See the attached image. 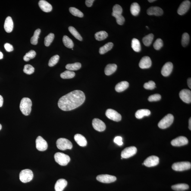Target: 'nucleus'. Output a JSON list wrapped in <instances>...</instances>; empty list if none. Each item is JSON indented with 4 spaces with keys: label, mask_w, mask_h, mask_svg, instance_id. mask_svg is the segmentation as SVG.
<instances>
[{
    "label": "nucleus",
    "mask_w": 191,
    "mask_h": 191,
    "mask_svg": "<svg viewBox=\"0 0 191 191\" xmlns=\"http://www.w3.org/2000/svg\"><path fill=\"white\" fill-rule=\"evenodd\" d=\"M55 36L53 33H50L45 37L44 39V44L45 46H48L50 45L53 41Z\"/></svg>",
    "instance_id": "nucleus-40"
},
{
    "label": "nucleus",
    "mask_w": 191,
    "mask_h": 191,
    "mask_svg": "<svg viewBox=\"0 0 191 191\" xmlns=\"http://www.w3.org/2000/svg\"><path fill=\"white\" fill-rule=\"evenodd\" d=\"M108 33L105 31H101L97 32L95 34V39L98 41L103 40L108 37Z\"/></svg>",
    "instance_id": "nucleus-31"
},
{
    "label": "nucleus",
    "mask_w": 191,
    "mask_h": 191,
    "mask_svg": "<svg viewBox=\"0 0 191 191\" xmlns=\"http://www.w3.org/2000/svg\"><path fill=\"white\" fill-rule=\"evenodd\" d=\"M20 181L26 183L31 181L33 178V172L31 170L26 169L21 171L19 175Z\"/></svg>",
    "instance_id": "nucleus-5"
},
{
    "label": "nucleus",
    "mask_w": 191,
    "mask_h": 191,
    "mask_svg": "<svg viewBox=\"0 0 191 191\" xmlns=\"http://www.w3.org/2000/svg\"><path fill=\"white\" fill-rule=\"evenodd\" d=\"M190 40L189 36L187 33H183L182 36V44L183 47H186L188 44Z\"/></svg>",
    "instance_id": "nucleus-41"
},
{
    "label": "nucleus",
    "mask_w": 191,
    "mask_h": 191,
    "mask_svg": "<svg viewBox=\"0 0 191 191\" xmlns=\"http://www.w3.org/2000/svg\"><path fill=\"white\" fill-rule=\"evenodd\" d=\"M36 55V52L34 50H31L26 54L23 57V60L26 62L29 61L31 59L34 58Z\"/></svg>",
    "instance_id": "nucleus-39"
},
{
    "label": "nucleus",
    "mask_w": 191,
    "mask_h": 191,
    "mask_svg": "<svg viewBox=\"0 0 191 191\" xmlns=\"http://www.w3.org/2000/svg\"><path fill=\"white\" fill-rule=\"evenodd\" d=\"M180 97L184 102L190 103L191 102V92L188 89L182 90L180 92Z\"/></svg>",
    "instance_id": "nucleus-14"
},
{
    "label": "nucleus",
    "mask_w": 191,
    "mask_h": 191,
    "mask_svg": "<svg viewBox=\"0 0 191 191\" xmlns=\"http://www.w3.org/2000/svg\"><path fill=\"white\" fill-rule=\"evenodd\" d=\"M153 38L154 35L153 34H150L145 36L142 39L144 44L145 46H149L152 44Z\"/></svg>",
    "instance_id": "nucleus-32"
},
{
    "label": "nucleus",
    "mask_w": 191,
    "mask_h": 191,
    "mask_svg": "<svg viewBox=\"0 0 191 191\" xmlns=\"http://www.w3.org/2000/svg\"><path fill=\"white\" fill-rule=\"evenodd\" d=\"M113 46V44L112 42H109L103 46L99 48V53L101 55L105 54L108 51L111 50Z\"/></svg>",
    "instance_id": "nucleus-27"
},
{
    "label": "nucleus",
    "mask_w": 191,
    "mask_h": 191,
    "mask_svg": "<svg viewBox=\"0 0 191 191\" xmlns=\"http://www.w3.org/2000/svg\"><path fill=\"white\" fill-rule=\"evenodd\" d=\"M105 115L108 118L113 121L118 122L121 119V116L117 111L111 109H108L106 111Z\"/></svg>",
    "instance_id": "nucleus-8"
},
{
    "label": "nucleus",
    "mask_w": 191,
    "mask_h": 191,
    "mask_svg": "<svg viewBox=\"0 0 191 191\" xmlns=\"http://www.w3.org/2000/svg\"><path fill=\"white\" fill-rule=\"evenodd\" d=\"M81 67V64L80 63L76 62L74 64H67L66 66V68L70 71H73L79 70Z\"/></svg>",
    "instance_id": "nucleus-33"
},
{
    "label": "nucleus",
    "mask_w": 191,
    "mask_h": 191,
    "mask_svg": "<svg viewBox=\"0 0 191 191\" xmlns=\"http://www.w3.org/2000/svg\"><path fill=\"white\" fill-rule=\"evenodd\" d=\"M146 28H147L148 29V26H146Z\"/></svg>",
    "instance_id": "nucleus-58"
},
{
    "label": "nucleus",
    "mask_w": 191,
    "mask_h": 191,
    "mask_svg": "<svg viewBox=\"0 0 191 191\" xmlns=\"http://www.w3.org/2000/svg\"><path fill=\"white\" fill-rule=\"evenodd\" d=\"M131 46L133 50L135 52H139L141 50V45L139 40L133 38L132 40Z\"/></svg>",
    "instance_id": "nucleus-30"
},
{
    "label": "nucleus",
    "mask_w": 191,
    "mask_h": 191,
    "mask_svg": "<svg viewBox=\"0 0 191 191\" xmlns=\"http://www.w3.org/2000/svg\"><path fill=\"white\" fill-rule=\"evenodd\" d=\"M97 180L102 183H109L115 181L117 178L115 176L109 174H101L97 176Z\"/></svg>",
    "instance_id": "nucleus-10"
},
{
    "label": "nucleus",
    "mask_w": 191,
    "mask_h": 191,
    "mask_svg": "<svg viewBox=\"0 0 191 191\" xmlns=\"http://www.w3.org/2000/svg\"><path fill=\"white\" fill-rule=\"evenodd\" d=\"M68 29L70 33L76 39L80 41L82 40L83 38H82V36H81L80 34L79 33V32L77 31V30L74 27L70 26V27H69Z\"/></svg>",
    "instance_id": "nucleus-37"
},
{
    "label": "nucleus",
    "mask_w": 191,
    "mask_h": 191,
    "mask_svg": "<svg viewBox=\"0 0 191 191\" xmlns=\"http://www.w3.org/2000/svg\"><path fill=\"white\" fill-rule=\"evenodd\" d=\"M147 13L149 15L159 16L162 15L163 11L162 9L158 7H152L147 10Z\"/></svg>",
    "instance_id": "nucleus-19"
},
{
    "label": "nucleus",
    "mask_w": 191,
    "mask_h": 191,
    "mask_svg": "<svg viewBox=\"0 0 191 191\" xmlns=\"http://www.w3.org/2000/svg\"><path fill=\"white\" fill-rule=\"evenodd\" d=\"M152 61L148 56H144L141 58L139 63V67L142 69L149 68L152 65Z\"/></svg>",
    "instance_id": "nucleus-18"
},
{
    "label": "nucleus",
    "mask_w": 191,
    "mask_h": 191,
    "mask_svg": "<svg viewBox=\"0 0 191 191\" xmlns=\"http://www.w3.org/2000/svg\"><path fill=\"white\" fill-rule=\"evenodd\" d=\"M117 66L115 64H109L106 66L105 72V75L110 76L114 73L117 70Z\"/></svg>",
    "instance_id": "nucleus-25"
},
{
    "label": "nucleus",
    "mask_w": 191,
    "mask_h": 191,
    "mask_svg": "<svg viewBox=\"0 0 191 191\" xmlns=\"http://www.w3.org/2000/svg\"><path fill=\"white\" fill-rule=\"evenodd\" d=\"M14 27V23L11 17H8L6 19L4 24V29L5 31L9 33L12 31Z\"/></svg>",
    "instance_id": "nucleus-21"
},
{
    "label": "nucleus",
    "mask_w": 191,
    "mask_h": 191,
    "mask_svg": "<svg viewBox=\"0 0 191 191\" xmlns=\"http://www.w3.org/2000/svg\"><path fill=\"white\" fill-rule=\"evenodd\" d=\"M144 87L145 89L152 90L155 88V83L153 81H149L148 83L144 84Z\"/></svg>",
    "instance_id": "nucleus-47"
},
{
    "label": "nucleus",
    "mask_w": 191,
    "mask_h": 191,
    "mask_svg": "<svg viewBox=\"0 0 191 191\" xmlns=\"http://www.w3.org/2000/svg\"><path fill=\"white\" fill-rule=\"evenodd\" d=\"M75 76V73L72 71L67 70L62 73L60 76L62 78L64 79H71Z\"/></svg>",
    "instance_id": "nucleus-35"
},
{
    "label": "nucleus",
    "mask_w": 191,
    "mask_h": 191,
    "mask_svg": "<svg viewBox=\"0 0 191 191\" xmlns=\"http://www.w3.org/2000/svg\"><path fill=\"white\" fill-rule=\"evenodd\" d=\"M1 128H2V126H1V125L0 124V130H1Z\"/></svg>",
    "instance_id": "nucleus-57"
},
{
    "label": "nucleus",
    "mask_w": 191,
    "mask_h": 191,
    "mask_svg": "<svg viewBox=\"0 0 191 191\" xmlns=\"http://www.w3.org/2000/svg\"><path fill=\"white\" fill-rule=\"evenodd\" d=\"M173 190L176 191H182L187 190L189 188V186L186 184H178L172 186Z\"/></svg>",
    "instance_id": "nucleus-29"
},
{
    "label": "nucleus",
    "mask_w": 191,
    "mask_h": 191,
    "mask_svg": "<svg viewBox=\"0 0 191 191\" xmlns=\"http://www.w3.org/2000/svg\"><path fill=\"white\" fill-rule=\"evenodd\" d=\"M172 167L174 171H183L190 169L191 168V164L190 162L186 161L176 162L172 164Z\"/></svg>",
    "instance_id": "nucleus-7"
},
{
    "label": "nucleus",
    "mask_w": 191,
    "mask_h": 191,
    "mask_svg": "<svg viewBox=\"0 0 191 191\" xmlns=\"http://www.w3.org/2000/svg\"><path fill=\"white\" fill-rule=\"evenodd\" d=\"M94 0H86V5L88 7H90L93 4Z\"/></svg>",
    "instance_id": "nucleus-51"
},
{
    "label": "nucleus",
    "mask_w": 191,
    "mask_h": 191,
    "mask_svg": "<svg viewBox=\"0 0 191 191\" xmlns=\"http://www.w3.org/2000/svg\"><path fill=\"white\" fill-rule=\"evenodd\" d=\"M129 86L128 82L126 81H123L117 84L115 87L116 92H123L127 89Z\"/></svg>",
    "instance_id": "nucleus-24"
},
{
    "label": "nucleus",
    "mask_w": 191,
    "mask_h": 191,
    "mask_svg": "<svg viewBox=\"0 0 191 191\" xmlns=\"http://www.w3.org/2000/svg\"><path fill=\"white\" fill-rule=\"evenodd\" d=\"M32 102L28 98L25 97L21 101L20 108L22 113L26 116L30 114L32 110Z\"/></svg>",
    "instance_id": "nucleus-2"
},
{
    "label": "nucleus",
    "mask_w": 191,
    "mask_h": 191,
    "mask_svg": "<svg viewBox=\"0 0 191 191\" xmlns=\"http://www.w3.org/2000/svg\"><path fill=\"white\" fill-rule=\"evenodd\" d=\"M188 140L184 136H180L176 138L171 142V144L173 146L180 147L188 144Z\"/></svg>",
    "instance_id": "nucleus-15"
},
{
    "label": "nucleus",
    "mask_w": 191,
    "mask_h": 191,
    "mask_svg": "<svg viewBox=\"0 0 191 191\" xmlns=\"http://www.w3.org/2000/svg\"><path fill=\"white\" fill-rule=\"evenodd\" d=\"M69 11L72 15H73L79 17H83L84 14L79 9H77L74 7H70L69 9Z\"/></svg>",
    "instance_id": "nucleus-38"
},
{
    "label": "nucleus",
    "mask_w": 191,
    "mask_h": 191,
    "mask_svg": "<svg viewBox=\"0 0 191 191\" xmlns=\"http://www.w3.org/2000/svg\"><path fill=\"white\" fill-rule=\"evenodd\" d=\"M92 125L94 129L98 131H103L106 129L105 123L99 119H94L92 120Z\"/></svg>",
    "instance_id": "nucleus-13"
},
{
    "label": "nucleus",
    "mask_w": 191,
    "mask_h": 191,
    "mask_svg": "<svg viewBox=\"0 0 191 191\" xmlns=\"http://www.w3.org/2000/svg\"><path fill=\"white\" fill-rule=\"evenodd\" d=\"M63 42L67 48H72L74 46L73 41L67 36H64L63 38Z\"/></svg>",
    "instance_id": "nucleus-36"
},
{
    "label": "nucleus",
    "mask_w": 191,
    "mask_h": 191,
    "mask_svg": "<svg viewBox=\"0 0 191 191\" xmlns=\"http://www.w3.org/2000/svg\"><path fill=\"white\" fill-rule=\"evenodd\" d=\"M23 71L26 74L30 75L34 72V68L30 64H26L24 66Z\"/></svg>",
    "instance_id": "nucleus-43"
},
{
    "label": "nucleus",
    "mask_w": 191,
    "mask_h": 191,
    "mask_svg": "<svg viewBox=\"0 0 191 191\" xmlns=\"http://www.w3.org/2000/svg\"><path fill=\"white\" fill-rule=\"evenodd\" d=\"M54 158L56 162L62 166L67 165L70 160L68 155L61 152L56 153L54 155Z\"/></svg>",
    "instance_id": "nucleus-3"
},
{
    "label": "nucleus",
    "mask_w": 191,
    "mask_h": 191,
    "mask_svg": "<svg viewBox=\"0 0 191 191\" xmlns=\"http://www.w3.org/2000/svg\"><path fill=\"white\" fill-rule=\"evenodd\" d=\"M41 30L40 29H38L35 31L33 36L31 38V42L32 44L36 45L38 42V39L39 38V36L40 34Z\"/></svg>",
    "instance_id": "nucleus-34"
},
{
    "label": "nucleus",
    "mask_w": 191,
    "mask_h": 191,
    "mask_svg": "<svg viewBox=\"0 0 191 191\" xmlns=\"http://www.w3.org/2000/svg\"><path fill=\"white\" fill-rule=\"evenodd\" d=\"M3 57V55L2 52L0 51V60L2 59Z\"/></svg>",
    "instance_id": "nucleus-55"
},
{
    "label": "nucleus",
    "mask_w": 191,
    "mask_h": 191,
    "mask_svg": "<svg viewBox=\"0 0 191 191\" xmlns=\"http://www.w3.org/2000/svg\"><path fill=\"white\" fill-rule=\"evenodd\" d=\"M187 83L188 86H189V88L191 89V78H189L187 80Z\"/></svg>",
    "instance_id": "nucleus-53"
},
{
    "label": "nucleus",
    "mask_w": 191,
    "mask_h": 191,
    "mask_svg": "<svg viewBox=\"0 0 191 191\" xmlns=\"http://www.w3.org/2000/svg\"><path fill=\"white\" fill-rule=\"evenodd\" d=\"M191 3L189 1H185L182 3L177 10V13L180 15H182L186 14L190 8Z\"/></svg>",
    "instance_id": "nucleus-16"
},
{
    "label": "nucleus",
    "mask_w": 191,
    "mask_h": 191,
    "mask_svg": "<svg viewBox=\"0 0 191 191\" xmlns=\"http://www.w3.org/2000/svg\"><path fill=\"white\" fill-rule=\"evenodd\" d=\"M75 141L80 146L85 147L87 145V141L86 138L83 135L77 134L74 137Z\"/></svg>",
    "instance_id": "nucleus-23"
},
{
    "label": "nucleus",
    "mask_w": 191,
    "mask_h": 191,
    "mask_svg": "<svg viewBox=\"0 0 191 191\" xmlns=\"http://www.w3.org/2000/svg\"><path fill=\"white\" fill-rule=\"evenodd\" d=\"M140 11V7L137 3H133L131 4L130 7V11L133 15L136 16L139 14Z\"/></svg>",
    "instance_id": "nucleus-28"
},
{
    "label": "nucleus",
    "mask_w": 191,
    "mask_h": 191,
    "mask_svg": "<svg viewBox=\"0 0 191 191\" xmlns=\"http://www.w3.org/2000/svg\"><path fill=\"white\" fill-rule=\"evenodd\" d=\"M163 42L162 40L158 38L154 42L153 44L154 48L155 50H159L162 47Z\"/></svg>",
    "instance_id": "nucleus-45"
},
{
    "label": "nucleus",
    "mask_w": 191,
    "mask_h": 191,
    "mask_svg": "<svg viewBox=\"0 0 191 191\" xmlns=\"http://www.w3.org/2000/svg\"><path fill=\"white\" fill-rule=\"evenodd\" d=\"M85 99L86 96L82 91L74 90L61 97L58 101V106L63 111H71L82 105Z\"/></svg>",
    "instance_id": "nucleus-1"
},
{
    "label": "nucleus",
    "mask_w": 191,
    "mask_h": 191,
    "mask_svg": "<svg viewBox=\"0 0 191 191\" xmlns=\"http://www.w3.org/2000/svg\"><path fill=\"white\" fill-rule=\"evenodd\" d=\"M155 1V0H149V1H149V2L150 3H152Z\"/></svg>",
    "instance_id": "nucleus-56"
},
{
    "label": "nucleus",
    "mask_w": 191,
    "mask_h": 191,
    "mask_svg": "<svg viewBox=\"0 0 191 191\" xmlns=\"http://www.w3.org/2000/svg\"><path fill=\"white\" fill-rule=\"evenodd\" d=\"M67 185V182L64 179L58 180L56 183L55 186V191H63Z\"/></svg>",
    "instance_id": "nucleus-22"
},
{
    "label": "nucleus",
    "mask_w": 191,
    "mask_h": 191,
    "mask_svg": "<svg viewBox=\"0 0 191 191\" xmlns=\"http://www.w3.org/2000/svg\"><path fill=\"white\" fill-rule=\"evenodd\" d=\"M39 5L41 10L45 12L48 13L52 11V5L44 0H41L39 2Z\"/></svg>",
    "instance_id": "nucleus-20"
},
{
    "label": "nucleus",
    "mask_w": 191,
    "mask_h": 191,
    "mask_svg": "<svg viewBox=\"0 0 191 191\" xmlns=\"http://www.w3.org/2000/svg\"><path fill=\"white\" fill-rule=\"evenodd\" d=\"M137 152V149L136 147L131 146L126 148L122 151L121 156L122 158L127 159L134 155Z\"/></svg>",
    "instance_id": "nucleus-9"
},
{
    "label": "nucleus",
    "mask_w": 191,
    "mask_h": 191,
    "mask_svg": "<svg viewBox=\"0 0 191 191\" xmlns=\"http://www.w3.org/2000/svg\"><path fill=\"white\" fill-rule=\"evenodd\" d=\"M189 128L190 130H191V117L189 119Z\"/></svg>",
    "instance_id": "nucleus-54"
},
{
    "label": "nucleus",
    "mask_w": 191,
    "mask_h": 191,
    "mask_svg": "<svg viewBox=\"0 0 191 191\" xmlns=\"http://www.w3.org/2000/svg\"><path fill=\"white\" fill-rule=\"evenodd\" d=\"M123 13L122 7L118 4H116L113 8V13L116 15H121Z\"/></svg>",
    "instance_id": "nucleus-46"
},
{
    "label": "nucleus",
    "mask_w": 191,
    "mask_h": 191,
    "mask_svg": "<svg viewBox=\"0 0 191 191\" xmlns=\"http://www.w3.org/2000/svg\"><path fill=\"white\" fill-rule=\"evenodd\" d=\"M59 58L60 57L58 55H55L52 56L48 62V66L50 67L54 66L58 62Z\"/></svg>",
    "instance_id": "nucleus-42"
},
{
    "label": "nucleus",
    "mask_w": 191,
    "mask_h": 191,
    "mask_svg": "<svg viewBox=\"0 0 191 191\" xmlns=\"http://www.w3.org/2000/svg\"><path fill=\"white\" fill-rule=\"evenodd\" d=\"M161 99V96L159 94H155L150 96L148 98V101L150 102L157 101L160 100Z\"/></svg>",
    "instance_id": "nucleus-48"
},
{
    "label": "nucleus",
    "mask_w": 191,
    "mask_h": 191,
    "mask_svg": "<svg viewBox=\"0 0 191 191\" xmlns=\"http://www.w3.org/2000/svg\"><path fill=\"white\" fill-rule=\"evenodd\" d=\"M36 147L40 151H46L48 147V143L46 141L40 136L38 137L36 140Z\"/></svg>",
    "instance_id": "nucleus-11"
},
{
    "label": "nucleus",
    "mask_w": 191,
    "mask_h": 191,
    "mask_svg": "<svg viewBox=\"0 0 191 191\" xmlns=\"http://www.w3.org/2000/svg\"><path fill=\"white\" fill-rule=\"evenodd\" d=\"M3 103V98L1 95H0V107L2 106Z\"/></svg>",
    "instance_id": "nucleus-52"
},
{
    "label": "nucleus",
    "mask_w": 191,
    "mask_h": 191,
    "mask_svg": "<svg viewBox=\"0 0 191 191\" xmlns=\"http://www.w3.org/2000/svg\"><path fill=\"white\" fill-rule=\"evenodd\" d=\"M174 117L171 114H168L163 118L159 122L158 126L160 128L165 129L169 127L173 123Z\"/></svg>",
    "instance_id": "nucleus-6"
},
{
    "label": "nucleus",
    "mask_w": 191,
    "mask_h": 191,
    "mask_svg": "<svg viewBox=\"0 0 191 191\" xmlns=\"http://www.w3.org/2000/svg\"><path fill=\"white\" fill-rule=\"evenodd\" d=\"M151 114V111L147 109H141L138 110L135 113V117L137 118L141 119L145 116H149Z\"/></svg>",
    "instance_id": "nucleus-26"
},
{
    "label": "nucleus",
    "mask_w": 191,
    "mask_h": 191,
    "mask_svg": "<svg viewBox=\"0 0 191 191\" xmlns=\"http://www.w3.org/2000/svg\"><path fill=\"white\" fill-rule=\"evenodd\" d=\"M112 15L116 18L117 24L120 25H122L124 24L125 19L124 17L121 15H116L112 13Z\"/></svg>",
    "instance_id": "nucleus-44"
},
{
    "label": "nucleus",
    "mask_w": 191,
    "mask_h": 191,
    "mask_svg": "<svg viewBox=\"0 0 191 191\" xmlns=\"http://www.w3.org/2000/svg\"><path fill=\"white\" fill-rule=\"evenodd\" d=\"M114 141L117 145L121 146L123 145L122 142V138L121 137L117 136L114 139Z\"/></svg>",
    "instance_id": "nucleus-49"
},
{
    "label": "nucleus",
    "mask_w": 191,
    "mask_h": 191,
    "mask_svg": "<svg viewBox=\"0 0 191 191\" xmlns=\"http://www.w3.org/2000/svg\"><path fill=\"white\" fill-rule=\"evenodd\" d=\"M173 68V64L171 62H167L164 64L161 69V74L164 76H168L171 74Z\"/></svg>",
    "instance_id": "nucleus-17"
},
{
    "label": "nucleus",
    "mask_w": 191,
    "mask_h": 191,
    "mask_svg": "<svg viewBox=\"0 0 191 191\" xmlns=\"http://www.w3.org/2000/svg\"><path fill=\"white\" fill-rule=\"evenodd\" d=\"M159 159L158 157L152 155L147 158L144 161V165L148 167L155 166L159 163Z\"/></svg>",
    "instance_id": "nucleus-12"
},
{
    "label": "nucleus",
    "mask_w": 191,
    "mask_h": 191,
    "mask_svg": "<svg viewBox=\"0 0 191 191\" xmlns=\"http://www.w3.org/2000/svg\"><path fill=\"white\" fill-rule=\"evenodd\" d=\"M56 144L57 148L61 150L71 149L73 147L72 144L71 142L65 138H60L57 139Z\"/></svg>",
    "instance_id": "nucleus-4"
},
{
    "label": "nucleus",
    "mask_w": 191,
    "mask_h": 191,
    "mask_svg": "<svg viewBox=\"0 0 191 191\" xmlns=\"http://www.w3.org/2000/svg\"><path fill=\"white\" fill-rule=\"evenodd\" d=\"M4 46L6 50L8 52H11V51H13V50H14L13 45L9 43H7L5 44L4 45Z\"/></svg>",
    "instance_id": "nucleus-50"
}]
</instances>
